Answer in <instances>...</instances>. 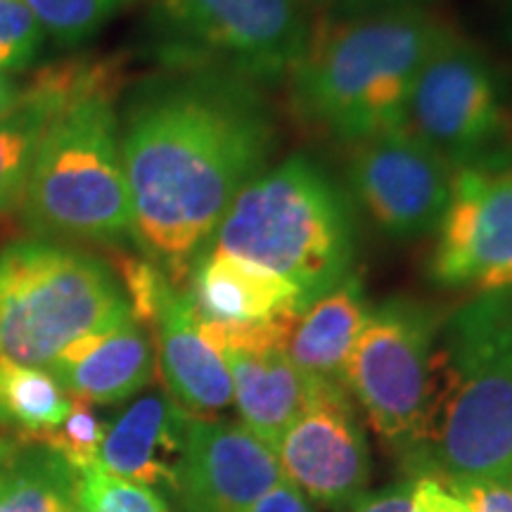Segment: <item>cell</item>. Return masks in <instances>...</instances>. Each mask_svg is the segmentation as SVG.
<instances>
[{"label":"cell","mask_w":512,"mask_h":512,"mask_svg":"<svg viewBox=\"0 0 512 512\" xmlns=\"http://www.w3.org/2000/svg\"><path fill=\"white\" fill-rule=\"evenodd\" d=\"M48 373L72 399L112 406L145 389L155 373V349L133 313L112 328L64 349Z\"/></svg>","instance_id":"2e32d148"},{"label":"cell","mask_w":512,"mask_h":512,"mask_svg":"<svg viewBox=\"0 0 512 512\" xmlns=\"http://www.w3.org/2000/svg\"><path fill=\"white\" fill-rule=\"evenodd\" d=\"M190 418L169 394L140 396L107 425L95 467L150 489L164 486L174 491Z\"/></svg>","instance_id":"e0dca14e"},{"label":"cell","mask_w":512,"mask_h":512,"mask_svg":"<svg viewBox=\"0 0 512 512\" xmlns=\"http://www.w3.org/2000/svg\"><path fill=\"white\" fill-rule=\"evenodd\" d=\"M43 31L64 48L81 46L143 0H24Z\"/></svg>","instance_id":"7402d4cb"},{"label":"cell","mask_w":512,"mask_h":512,"mask_svg":"<svg viewBox=\"0 0 512 512\" xmlns=\"http://www.w3.org/2000/svg\"><path fill=\"white\" fill-rule=\"evenodd\" d=\"M105 434L107 425L93 411V403L72 399V408L60 425L31 439L36 444L53 448L76 472H83L98 465V453Z\"/></svg>","instance_id":"603a6c76"},{"label":"cell","mask_w":512,"mask_h":512,"mask_svg":"<svg viewBox=\"0 0 512 512\" xmlns=\"http://www.w3.org/2000/svg\"><path fill=\"white\" fill-rule=\"evenodd\" d=\"M79 472L53 448H12L0 458V512H74Z\"/></svg>","instance_id":"ffe728a7"},{"label":"cell","mask_w":512,"mask_h":512,"mask_svg":"<svg viewBox=\"0 0 512 512\" xmlns=\"http://www.w3.org/2000/svg\"><path fill=\"white\" fill-rule=\"evenodd\" d=\"M406 128L453 174L510 166V83L489 50L453 29L422 67Z\"/></svg>","instance_id":"ba28073f"},{"label":"cell","mask_w":512,"mask_h":512,"mask_svg":"<svg viewBox=\"0 0 512 512\" xmlns=\"http://www.w3.org/2000/svg\"><path fill=\"white\" fill-rule=\"evenodd\" d=\"M43 38L46 31L24 0H0V74L27 69Z\"/></svg>","instance_id":"d4e9b609"},{"label":"cell","mask_w":512,"mask_h":512,"mask_svg":"<svg viewBox=\"0 0 512 512\" xmlns=\"http://www.w3.org/2000/svg\"><path fill=\"white\" fill-rule=\"evenodd\" d=\"M411 479H505L512 467V290L444 316L420 437L401 456Z\"/></svg>","instance_id":"7a4b0ae2"},{"label":"cell","mask_w":512,"mask_h":512,"mask_svg":"<svg viewBox=\"0 0 512 512\" xmlns=\"http://www.w3.org/2000/svg\"><path fill=\"white\" fill-rule=\"evenodd\" d=\"M74 512H91V510H88V508H86V505H83V503L79 501V503H76V508H74Z\"/></svg>","instance_id":"d6a6232c"},{"label":"cell","mask_w":512,"mask_h":512,"mask_svg":"<svg viewBox=\"0 0 512 512\" xmlns=\"http://www.w3.org/2000/svg\"><path fill=\"white\" fill-rule=\"evenodd\" d=\"M188 297L197 316L223 325L266 323L304 311L302 294L268 268L207 247L190 271Z\"/></svg>","instance_id":"ac0fdd59"},{"label":"cell","mask_w":512,"mask_h":512,"mask_svg":"<svg viewBox=\"0 0 512 512\" xmlns=\"http://www.w3.org/2000/svg\"><path fill=\"white\" fill-rule=\"evenodd\" d=\"M119 69L110 62H69L43 69L19 91L17 105L0 119V214L24 197L43 133L67 102L98 91H117Z\"/></svg>","instance_id":"5bb4252c"},{"label":"cell","mask_w":512,"mask_h":512,"mask_svg":"<svg viewBox=\"0 0 512 512\" xmlns=\"http://www.w3.org/2000/svg\"><path fill=\"white\" fill-rule=\"evenodd\" d=\"M413 512H470L463 503L458 501L451 491L434 479L420 477L415 479V496H413Z\"/></svg>","instance_id":"f1b7e54d"},{"label":"cell","mask_w":512,"mask_h":512,"mask_svg":"<svg viewBox=\"0 0 512 512\" xmlns=\"http://www.w3.org/2000/svg\"><path fill=\"white\" fill-rule=\"evenodd\" d=\"M114 93L98 91L67 102L43 133L22 197L27 226L43 240L105 245L133 240Z\"/></svg>","instance_id":"5b68a950"},{"label":"cell","mask_w":512,"mask_h":512,"mask_svg":"<svg viewBox=\"0 0 512 512\" xmlns=\"http://www.w3.org/2000/svg\"><path fill=\"white\" fill-rule=\"evenodd\" d=\"M209 247L285 278L306 309L354 273L356 209L316 159L292 155L235 197Z\"/></svg>","instance_id":"277c9868"},{"label":"cell","mask_w":512,"mask_h":512,"mask_svg":"<svg viewBox=\"0 0 512 512\" xmlns=\"http://www.w3.org/2000/svg\"><path fill=\"white\" fill-rule=\"evenodd\" d=\"M131 316L112 268L55 240L0 249V358L48 370L64 349Z\"/></svg>","instance_id":"8992f818"},{"label":"cell","mask_w":512,"mask_h":512,"mask_svg":"<svg viewBox=\"0 0 512 512\" xmlns=\"http://www.w3.org/2000/svg\"><path fill=\"white\" fill-rule=\"evenodd\" d=\"M79 501L91 512H171L155 489L100 467L79 472Z\"/></svg>","instance_id":"cb8c5ba5"},{"label":"cell","mask_w":512,"mask_h":512,"mask_svg":"<svg viewBox=\"0 0 512 512\" xmlns=\"http://www.w3.org/2000/svg\"><path fill=\"white\" fill-rule=\"evenodd\" d=\"M370 304L358 273L318 297L299 313L287 337V356L311 382L347 387V366L366 325Z\"/></svg>","instance_id":"d6986e66"},{"label":"cell","mask_w":512,"mask_h":512,"mask_svg":"<svg viewBox=\"0 0 512 512\" xmlns=\"http://www.w3.org/2000/svg\"><path fill=\"white\" fill-rule=\"evenodd\" d=\"M133 242L181 287L230 204L278 150V117L256 83L162 69L128 93L119 126Z\"/></svg>","instance_id":"6da1fadb"},{"label":"cell","mask_w":512,"mask_h":512,"mask_svg":"<svg viewBox=\"0 0 512 512\" xmlns=\"http://www.w3.org/2000/svg\"><path fill=\"white\" fill-rule=\"evenodd\" d=\"M285 482L309 503L335 512L366 496L373 460L347 387L313 382L311 399L275 446Z\"/></svg>","instance_id":"7c38bea8"},{"label":"cell","mask_w":512,"mask_h":512,"mask_svg":"<svg viewBox=\"0 0 512 512\" xmlns=\"http://www.w3.org/2000/svg\"><path fill=\"white\" fill-rule=\"evenodd\" d=\"M427 275L446 290H512V164L460 169L441 216Z\"/></svg>","instance_id":"8fae6325"},{"label":"cell","mask_w":512,"mask_h":512,"mask_svg":"<svg viewBox=\"0 0 512 512\" xmlns=\"http://www.w3.org/2000/svg\"><path fill=\"white\" fill-rule=\"evenodd\" d=\"M441 325L444 316L432 304L396 294L370 306L351 351L347 392L396 456L420 437Z\"/></svg>","instance_id":"9c48e42d"},{"label":"cell","mask_w":512,"mask_h":512,"mask_svg":"<svg viewBox=\"0 0 512 512\" xmlns=\"http://www.w3.org/2000/svg\"><path fill=\"white\" fill-rule=\"evenodd\" d=\"M283 479L273 448L242 422L192 415L174 484L185 512H249Z\"/></svg>","instance_id":"4fadbf2b"},{"label":"cell","mask_w":512,"mask_h":512,"mask_svg":"<svg viewBox=\"0 0 512 512\" xmlns=\"http://www.w3.org/2000/svg\"><path fill=\"white\" fill-rule=\"evenodd\" d=\"M249 512H316L313 505L299 494L290 482L275 484L266 496L259 498V503L254 505Z\"/></svg>","instance_id":"f546056e"},{"label":"cell","mask_w":512,"mask_h":512,"mask_svg":"<svg viewBox=\"0 0 512 512\" xmlns=\"http://www.w3.org/2000/svg\"><path fill=\"white\" fill-rule=\"evenodd\" d=\"M510 34H512V27H510Z\"/></svg>","instance_id":"e575fe53"},{"label":"cell","mask_w":512,"mask_h":512,"mask_svg":"<svg viewBox=\"0 0 512 512\" xmlns=\"http://www.w3.org/2000/svg\"><path fill=\"white\" fill-rule=\"evenodd\" d=\"M451 31L432 10L323 15L290 74L294 110L349 145L406 128L422 67Z\"/></svg>","instance_id":"3957f363"},{"label":"cell","mask_w":512,"mask_h":512,"mask_svg":"<svg viewBox=\"0 0 512 512\" xmlns=\"http://www.w3.org/2000/svg\"><path fill=\"white\" fill-rule=\"evenodd\" d=\"M505 479H508V484L512 486V467H510V472H508V477H505Z\"/></svg>","instance_id":"836d02e7"},{"label":"cell","mask_w":512,"mask_h":512,"mask_svg":"<svg viewBox=\"0 0 512 512\" xmlns=\"http://www.w3.org/2000/svg\"><path fill=\"white\" fill-rule=\"evenodd\" d=\"M451 188V166L408 128L351 147L347 195L382 238L411 242L434 233Z\"/></svg>","instance_id":"30bf717a"},{"label":"cell","mask_w":512,"mask_h":512,"mask_svg":"<svg viewBox=\"0 0 512 512\" xmlns=\"http://www.w3.org/2000/svg\"><path fill=\"white\" fill-rule=\"evenodd\" d=\"M150 328L169 396L195 418L219 413L233 403L228 368L202 335L188 292L166 280L159 290Z\"/></svg>","instance_id":"9a60e30c"},{"label":"cell","mask_w":512,"mask_h":512,"mask_svg":"<svg viewBox=\"0 0 512 512\" xmlns=\"http://www.w3.org/2000/svg\"><path fill=\"white\" fill-rule=\"evenodd\" d=\"M311 29L304 0H155L147 24L164 69H211L261 88L290 79Z\"/></svg>","instance_id":"52a82bcc"},{"label":"cell","mask_w":512,"mask_h":512,"mask_svg":"<svg viewBox=\"0 0 512 512\" xmlns=\"http://www.w3.org/2000/svg\"><path fill=\"white\" fill-rule=\"evenodd\" d=\"M432 3H437V0H335V5L330 10H325L323 15L332 19H349L382 15V12L430 10Z\"/></svg>","instance_id":"4316f807"},{"label":"cell","mask_w":512,"mask_h":512,"mask_svg":"<svg viewBox=\"0 0 512 512\" xmlns=\"http://www.w3.org/2000/svg\"><path fill=\"white\" fill-rule=\"evenodd\" d=\"M470 512H512L508 479H458L444 484Z\"/></svg>","instance_id":"484cf974"},{"label":"cell","mask_w":512,"mask_h":512,"mask_svg":"<svg viewBox=\"0 0 512 512\" xmlns=\"http://www.w3.org/2000/svg\"><path fill=\"white\" fill-rule=\"evenodd\" d=\"M72 396L48 370L15 366L0 358V418L15 422L27 437L53 430L67 418Z\"/></svg>","instance_id":"44dd1931"},{"label":"cell","mask_w":512,"mask_h":512,"mask_svg":"<svg viewBox=\"0 0 512 512\" xmlns=\"http://www.w3.org/2000/svg\"><path fill=\"white\" fill-rule=\"evenodd\" d=\"M415 479H403L377 494H366L349 512H413Z\"/></svg>","instance_id":"83f0119b"},{"label":"cell","mask_w":512,"mask_h":512,"mask_svg":"<svg viewBox=\"0 0 512 512\" xmlns=\"http://www.w3.org/2000/svg\"><path fill=\"white\" fill-rule=\"evenodd\" d=\"M306 8L309 10H330L332 5H335V0H304Z\"/></svg>","instance_id":"1f68e13d"},{"label":"cell","mask_w":512,"mask_h":512,"mask_svg":"<svg viewBox=\"0 0 512 512\" xmlns=\"http://www.w3.org/2000/svg\"><path fill=\"white\" fill-rule=\"evenodd\" d=\"M17 100H19L17 86L10 81L8 74H0V119H3L8 112H12V107L17 105Z\"/></svg>","instance_id":"4dcf8cb0"},{"label":"cell","mask_w":512,"mask_h":512,"mask_svg":"<svg viewBox=\"0 0 512 512\" xmlns=\"http://www.w3.org/2000/svg\"><path fill=\"white\" fill-rule=\"evenodd\" d=\"M0 422H3V418H0Z\"/></svg>","instance_id":"d590c367"}]
</instances>
